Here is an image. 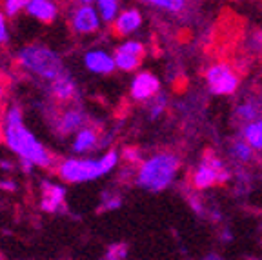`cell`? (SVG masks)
Wrapping results in <instances>:
<instances>
[{
    "mask_svg": "<svg viewBox=\"0 0 262 260\" xmlns=\"http://www.w3.org/2000/svg\"><path fill=\"white\" fill-rule=\"evenodd\" d=\"M51 95L58 102H71L77 97V84L70 75L64 73L55 82H51Z\"/></svg>",
    "mask_w": 262,
    "mask_h": 260,
    "instance_id": "9a60e30c",
    "label": "cell"
},
{
    "mask_svg": "<svg viewBox=\"0 0 262 260\" xmlns=\"http://www.w3.org/2000/svg\"><path fill=\"white\" fill-rule=\"evenodd\" d=\"M115 207H120V199L115 195H104V202L102 206H100V209L102 211H107V209H115Z\"/></svg>",
    "mask_w": 262,
    "mask_h": 260,
    "instance_id": "484cf974",
    "label": "cell"
},
{
    "mask_svg": "<svg viewBox=\"0 0 262 260\" xmlns=\"http://www.w3.org/2000/svg\"><path fill=\"white\" fill-rule=\"evenodd\" d=\"M100 15L91 4H78L73 9V13H70V24L77 35H91L97 33L100 28Z\"/></svg>",
    "mask_w": 262,
    "mask_h": 260,
    "instance_id": "52a82bcc",
    "label": "cell"
},
{
    "mask_svg": "<svg viewBox=\"0 0 262 260\" xmlns=\"http://www.w3.org/2000/svg\"><path fill=\"white\" fill-rule=\"evenodd\" d=\"M204 260H221V258H219L217 255H213V253H211V255H208V256H206Z\"/></svg>",
    "mask_w": 262,
    "mask_h": 260,
    "instance_id": "d6a6232c",
    "label": "cell"
},
{
    "mask_svg": "<svg viewBox=\"0 0 262 260\" xmlns=\"http://www.w3.org/2000/svg\"><path fill=\"white\" fill-rule=\"evenodd\" d=\"M115 64L117 68L122 69V71H135L139 69L140 62H142V57H137V55H129V53H124V51H115Z\"/></svg>",
    "mask_w": 262,
    "mask_h": 260,
    "instance_id": "e0dca14e",
    "label": "cell"
},
{
    "mask_svg": "<svg viewBox=\"0 0 262 260\" xmlns=\"http://www.w3.org/2000/svg\"><path fill=\"white\" fill-rule=\"evenodd\" d=\"M100 146V137H98V131L95 127H82L80 131H77L75 135V140L71 144V151L77 155H86L90 151L97 149Z\"/></svg>",
    "mask_w": 262,
    "mask_h": 260,
    "instance_id": "5bb4252c",
    "label": "cell"
},
{
    "mask_svg": "<svg viewBox=\"0 0 262 260\" xmlns=\"http://www.w3.org/2000/svg\"><path fill=\"white\" fill-rule=\"evenodd\" d=\"M0 187H2V189H6V191H15L16 184L11 182V180H0Z\"/></svg>",
    "mask_w": 262,
    "mask_h": 260,
    "instance_id": "f546056e",
    "label": "cell"
},
{
    "mask_svg": "<svg viewBox=\"0 0 262 260\" xmlns=\"http://www.w3.org/2000/svg\"><path fill=\"white\" fill-rule=\"evenodd\" d=\"M208 84L211 93L215 95H231L238 88V77L228 64H215L208 69Z\"/></svg>",
    "mask_w": 262,
    "mask_h": 260,
    "instance_id": "8992f818",
    "label": "cell"
},
{
    "mask_svg": "<svg viewBox=\"0 0 262 260\" xmlns=\"http://www.w3.org/2000/svg\"><path fill=\"white\" fill-rule=\"evenodd\" d=\"M142 24V16H140L139 9H124L119 13V16L113 22V33L117 37H126L129 33L137 31Z\"/></svg>",
    "mask_w": 262,
    "mask_h": 260,
    "instance_id": "7c38bea8",
    "label": "cell"
},
{
    "mask_svg": "<svg viewBox=\"0 0 262 260\" xmlns=\"http://www.w3.org/2000/svg\"><path fill=\"white\" fill-rule=\"evenodd\" d=\"M179 169V159L171 153H159L140 164L137 173V184L147 191H162L171 184Z\"/></svg>",
    "mask_w": 262,
    "mask_h": 260,
    "instance_id": "277c9868",
    "label": "cell"
},
{
    "mask_svg": "<svg viewBox=\"0 0 262 260\" xmlns=\"http://www.w3.org/2000/svg\"><path fill=\"white\" fill-rule=\"evenodd\" d=\"M86 122L88 117L84 111L78 110V107H68L57 117L55 127H57L60 135H71L80 131L82 127H86Z\"/></svg>",
    "mask_w": 262,
    "mask_h": 260,
    "instance_id": "9c48e42d",
    "label": "cell"
},
{
    "mask_svg": "<svg viewBox=\"0 0 262 260\" xmlns=\"http://www.w3.org/2000/svg\"><path fill=\"white\" fill-rule=\"evenodd\" d=\"M0 138H2V127H0Z\"/></svg>",
    "mask_w": 262,
    "mask_h": 260,
    "instance_id": "836d02e7",
    "label": "cell"
},
{
    "mask_svg": "<svg viewBox=\"0 0 262 260\" xmlns=\"http://www.w3.org/2000/svg\"><path fill=\"white\" fill-rule=\"evenodd\" d=\"M9 38V33H8V20H6V13L0 9V46L6 44Z\"/></svg>",
    "mask_w": 262,
    "mask_h": 260,
    "instance_id": "d4e9b609",
    "label": "cell"
},
{
    "mask_svg": "<svg viewBox=\"0 0 262 260\" xmlns=\"http://www.w3.org/2000/svg\"><path fill=\"white\" fill-rule=\"evenodd\" d=\"M124 159L127 160V162H139L140 160V155L137 149H133V147H129V149L124 151Z\"/></svg>",
    "mask_w": 262,
    "mask_h": 260,
    "instance_id": "4316f807",
    "label": "cell"
},
{
    "mask_svg": "<svg viewBox=\"0 0 262 260\" xmlns=\"http://www.w3.org/2000/svg\"><path fill=\"white\" fill-rule=\"evenodd\" d=\"M66 199V189L64 186L57 182H49L44 180L42 182V200H40V207L48 213H57L60 209V206L64 204Z\"/></svg>",
    "mask_w": 262,
    "mask_h": 260,
    "instance_id": "8fae6325",
    "label": "cell"
},
{
    "mask_svg": "<svg viewBox=\"0 0 262 260\" xmlns=\"http://www.w3.org/2000/svg\"><path fill=\"white\" fill-rule=\"evenodd\" d=\"M244 140L253 149H262V120H255L244 127Z\"/></svg>",
    "mask_w": 262,
    "mask_h": 260,
    "instance_id": "2e32d148",
    "label": "cell"
},
{
    "mask_svg": "<svg viewBox=\"0 0 262 260\" xmlns=\"http://www.w3.org/2000/svg\"><path fill=\"white\" fill-rule=\"evenodd\" d=\"M26 13L42 24H51L58 15V6L53 0H31Z\"/></svg>",
    "mask_w": 262,
    "mask_h": 260,
    "instance_id": "4fadbf2b",
    "label": "cell"
},
{
    "mask_svg": "<svg viewBox=\"0 0 262 260\" xmlns=\"http://www.w3.org/2000/svg\"><path fill=\"white\" fill-rule=\"evenodd\" d=\"M119 162L117 151H107L100 159H66L57 166V175L66 184L91 182L110 173Z\"/></svg>",
    "mask_w": 262,
    "mask_h": 260,
    "instance_id": "7a4b0ae2",
    "label": "cell"
},
{
    "mask_svg": "<svg viewBox=\"0 0 262 260\" xmlns=\"http://www.w3.org/2000/svg\"><path fill=\"white\" fill-rule=\"evenodd\" d=\"M228 180V171L224 169V164L221 162V159L206 155L204 162L199 166V169L193 175V182L199 189H206L211 187L215 184H224Z\"/></svg>",
    "mask_w": 262,
    "mask_h": 260,
    "instance_id": "5b68a950",
    "label": "cell"
},
{
    "mask_svg": "<svg viewBox=\"0 0 262 260\" xmlns=\"http://www.w3.org/2000/svg\"><path fill=\"white\" fill-rule=\"evenodd\" d=\"M237 117L241 118V120H246V122L255 120V118L258 117L257 106H255V104H251V102H246V104H242V106L237 107Z\"/></svg>",
    "mask_w": 262,
    "mask_h": 260,
    "instance_id": "44dd1931",
    "label": "cell"
},
{
    "mask_svg": "<svg viewBox=\"0 0 262 260\" xmlns=\"http://www.w3.org/2000/svg\"><path fill=\"white\" fill-rule=\"evenodd\" d=\"M231 151H233L235 157H237L238 160H242V162L251 160V155H253V147L246 142V140H235V142L231 144Z\"/></svg>",
    "mask_w": 262,
    "mask_h": 260,
    "instance_id": "ffe728a7",
    "label": "cell"
},
{
    "mask_svg": "<svg viewBox=\"0 0 262 260\" xmlns=\"http://www.w3.org/2000/svg\"><path fill=\"white\" fill-rule=\"evenodd\" d=\"M31 0H2V11L6 13V16L13 18L20 11H26V8L29 6Z\"/></svg>",
    "mask_w": 262,
    "mask_h": 260,
    "instance_id": "d6986e66",
    "label": "cell"
},
{
    "mask_svg": "<svg viewBox=\"0 0 262 260\" xmlns=\"http://www.w3.org/2000/svg\"><path fill=\"white\" fill-rule=\"evenodd\" d=\"M4 97H6V88H4L2 78H0V107H2V104H4Z\"/></svg>",
    "mask_w": 262,
    "mask_h": 260,
    "instance_id": "4dcf8cb0",
    "label": "cell"
},
{
    "mask_svg": "<svg viewBox=\"0 0 262 260\" xmlns=\"http://www.w3.org/2000/svg\"><path fill=\"white\" fill-rule=\"evenodd\" d=\"M164 107H166V97H164V95H159V97H153L151 107H149V115H151V118H157V117H159V115L164 111Z\"/></svg>",
    "mask_w": 262,
    "mask_h": 260,
    "instance_id": "603a6c76",
    "label": "cell"
},
{
    "mask_svg": "<svg viewBox=\"0 0 262 260\" xmlns=\"http://www.w3.org/2000/svg\"><path fill=\"white\" fill-rule=\"evenodd\" d=\"M160 88L159 78L155 77L149 71H144V73H139L133 82H131V97L135 100H149V98L157 97Z\"/></svg>",
    "mask_w": 262,
    "mask_h": 260,
    "instance_id": "ba28073f",
    "label": "cell"
},
{
    "mask_svg": "<svg viewBox=\"0 0 262 260\" xmlns=\"http://www.w3.org/2000/svg\"><path fill=\"white\" fill-rule=\"evenodd\" d=\"M126 255H127V251L122 244L111 246L110 251H107V255H106V260H124L126 258Z\"/></svg>",
    "mask_w": 262,
    "mask_h": 260,
    "instance_id": "cb8c5ba5",
    "label": "cell"
},
{
    "mask_svg": "<svg viewBox=\"0 0 262 260\" xmlns=\"http://www.w3.org/2000/svg\"><path fill=\"white\" fill-rule=\"evenodd\" d=\"M2 140L13 153L20 157V160H28L44 169L53 167V155L29 131V127L24 124L22 110L18 106H11L2 118Z\"/></svg>",
    "mask_w": 262,
    "mask_h": 260,
    "instance_id": "6da1fadb",
    "label": "cell"
},
{
    "mask_svg": "<svg viewBox=\"0 0 262 260\" xmlns=\"http://www.w3.org/2000/svg\"><path fill=\"white\" fill-rule=\"evenodd\" d=\"M78 4H93V2H97V0H77Z\"/></svg>",
    "mask_w": 262,
    "mask_h": 260,
    "instance_id": "1f68e13d",
    "label": "cell"
},
{
    "mask_svg": "<svg viewBox=\"0 0 262 260\" xmlns=\"http://www.w3.org/2000/svg\"><path fill=\"white\" fill-rule=\"evenodd\" d=\"M97 11L104 22H115L119 16V0H97Z\"/></svg>",
    "mask_w": 262,
    "mask_h": 260,
    "instance_id": "ac0fdd59",
    "label": "cell"
},
{
    "mask_svg": "<svg viewBox=\"0 0 262 260\" xmlns=\"http://www.w3.org/2000/svg\"><path fill=\"white\" fill-rule=\"evenodd\" d=\"M84 66L90 69L91 73L97 75H110L115 71L117 64H115V57L110 53L102 51V49H91L84 55Z\"/></svg>",
    "mask_w": 262,
    "mask_h": 260,
    "instance_id": "30bf717a",
    "label": "cell"
},
{
    "mask_svg": "<svg viewBox=\"0 0 262 260\" xmlns=\"http://www.w3.org/2000/svg\"><path fill=\"white\" fill-rule=\"evenodd\" d=\"M147 4L157 6V8H164V9H169V0H144Z\"/></svg>",
    "mask_w": 262,
    "mask_h": 260,
    "instance_id": "f1b7e54d",
    "label": "cell"
},
{
    "mask_svg": "<svg viewBox=\"0 0 262 260\" xmlns=\"http://www.w3.org/2000/svg\"><path fill=\"white\" fill-rule=\"evenodd\" d=\"M182 8H184V0H169V11L179 13Z\"/></svg>",
    "mask_w": 262,
    "mask_h": 260,
    "instance_id": "83f0119b",
    "label": "cell"
},
{
    "mask_svg": "<svg viewBox=\"0 0 262 260\" xmlns=\"http://www.w3.org/2000/svg\"><path fill=\"white\" fill-rule=\"evenodd\" d=\"M16 62L29 75H35V77L42 78L49 84L66 73L60 57L55 53L53 49L40 44H31L28 48L20 49Z\"/></svg>",
    "mask_w": 262,
    "mask_h": 260,
    "instance_id": "3957f363",
    "label": "cell"
},
{
    "mask_svg": "<svg viewBox=\"0 0 262 260\" xmlns=\"http://www.w3.org/2000/svg\"><path fill=\"white\" fill-rule=\"evenodd\" d=\"M117 49H119V51H124V53L137 55V57H142V55H144V46L140 44V42H137V40L124 42V44H120Z\"/></svg>",
    "mask_w": 262,
    "mask_h": 260,
    "instance_id": "7402d4cb",
    "label": "cell"
}]
</instances>
